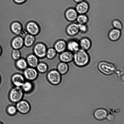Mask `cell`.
I'll return each mask as SVG.
<instances>
[{
	"label": "cell",
	"mask_w": 124,
	"mask_h": 124,
	"mask_svg": "<svg viewBox=\"0 0 124 124\" xmlns=\"http://www.w3.org/2000/svg\"><path fill=\"white\" fill-rule=\"evenodd\" d=\"M73 1L77 3L81 2L84 1V0H73Z\"/></svg>",
	"instance_id": "35"
},
{
	"label": "cell",
	"mask_w": 124,
	"mask_h": 124,
	"mask_svg": "<svg viewBox=\"0 0 124 124\" xmlns=\"http://www.w3.org/2000/svg\"><path fill=\"white\" fill-rule=\"evenodd\" d=\"M97 68L101 72L107 75L114 74L116 70V67L114 64L105 61L99 62L98 64Z\"/></svg>",
	"instance_id": "2"
},
{
	"label": "cell",
	"mask_w": 124,
	"mask_h": 124,
	"mask_svg": "<svg viewBox=\"0 0 124 124\" xmlns=\"http://www.w3.org/2000/svg\"><path fill=\"white\" fill-rule=\"evenodd\" d=\"M23 95V91L22 88L16 87L12 88L9 94L10 101L14 103H17L21 100Z\"/></svg>",
	"instance_id": "3"
},
{
	"label": "cell",
	"mask_w": 124,
	"mask_h": 124,
	"mask_svg": "<svg viewBox=\"0 0 124 124\" xmlns=\"http://www.w3.org/2000/svg\"><path fill=\"white\" fill-rule=\"evenodd\" d=\"M76 20L78 24H86L88 21V18L85 14H80L78 16Z\"/></svg>",
	"instance_id": "26"
},
{
	"label": "cell",
	"mask_w": 124,
	"mask_h": 124,
	"mask_svg": "<svg viewBox=\"0 0 124 124\" xmlns=\"http://www.w3.org/2000/svg\"><path fill=\"white\" fill-rule=\"evenodd\" d=\"M67 48L69 51L73 52L77 51L80 48L79 43L74 40L69 41L67 44Z\"/></svg>",
	"instance_id": "18"
},
{
	"label": "cell",
	"mask_w": 124,
	"mask_h": 124,
	"mask_svg": "<svg viewBox=\"0 0 124 124\" xmlns=\"http://www.w3.org/2000/svg\"><path fill=\"white\" fill-rule=\"evenodd\" d=\"M47 78L50 84L54 85L60 84L62 79L61 74L57 70H55L49 71L47 74Z\"/></svg>",
	"instance_id": "4"
},
{
	"label": "cell",
	"mask_w": 124,
	"mask_h": 124,
	"mask_svg": "<svg viewBox=\"0 0 124 124\" xmlns=\"http://www.w3.org/2000/svg\"><path fill=\"white\" fill-rule=\"evenodd\" d=\"M26 28L30 34L34 36L38 34L39 31V28L38 24L33 21H29L26 23Z\"/></svg>",
	"instance_id": "8"
},
{
	"label": "cell",
	"mask_w": 124,
	"mask_h": 124,
	"mask_svg": "<svg viewBox=\"0 0 124 124\" xmlns=\"http://www.w3.org/2000/svg\"><path fill=\"white\" fill-rule=\"evenodd\" d=\"M12 32L16 35L21 33L22 31V26L21 23L17 21H15L11 23V26Z\"/></svg>",
	"instance_id": "21"
},
{
	"label": "cell",
	"mask_w": 124,
	"mask_h": 124,
	"mask_svg": "<svg viewBox=\"0 0 124 124\" xmlns=\"http://www.w3.org/2000/svg\"><path fill=\"white\" fill-rule=\"evenodd\" d=\"M35 39L34 36L30 34L26 35L24 40V44L27 47L31 46L34 43Z\"/></svg>",
	"instance_id": "23"
},
{
	"label": "cell",
	"mask_w": 124,
	"mask_h": 124,
	"mask_svg": "<svg viewBox=\"0 0 124 124\" xmlns=\"http://www.w3.org/2000/svg\"><path fill=\"white\" fill-rule=\"evenodd\" d=\"M89 8L88 3L84 1L78 3L75 7V9L78 13L85 14L88 11Z\"/></svg>",
	"instance_id": "11"
},
{
	"label": "cell",
	"mask_w": 124,
	"mask_h": 124,
	"mask_svg": "<svg viewBox=\"0 0 124 124\" xmlns=\"http://www.w3.org/2000/svg\"><path fill=\"white\" fill-rule=\"evenodd\" d=\"M16 65L19 69L24 70L27 68L28 64L27 62L23 59H18L16 63Z\"/></svg>",
	"instance_id": "25"
},
{
	"label": "cell",
	"mask_w": 124,
	"mask_h": 124,
	"mask_svg": "<svg viewBox=\"0 0 124 124\" xmlns=\"http://www.w3.org/2000/svg\"><path fill=\"white\" fill-rule=\"evenodd\" d=\"M11 80L13 84L16 87L21 86L25 81V78L22 75L16 74L12 77Z\"/></svg>",
	"instance_id": "15"
},
{
	"label": "cell",
	"mask_w": 124,
	"mask_h": 124,
	"mask_svg": "<svg viewBox=\"0 0 124 124\" xmlns=\"http://www.w3.org/2000/svg\"><path fill=\"white\" fill-rule=\"evenodd\" d=\"M1 48L0 47V54H1Z\"/></svg>",
	"instance_id": "36"
},
{
	"label": "cell",
	"mask_w": 124,
	"mask_h": 124,
	"mask_svg": "<svg viewBox=\"0 0 124 124\" xmlns=\"http://www.w3.org/2000/svg\"><path fill=\"white\" fill-rule=\"evenodd\" d=\"M67 44L64 40H59L55 43L54 48L57 52L61 53L65 51L67 48Z\"/></svg>",
	"instance_id": "19"
},
{
	"label": "cell",
	"mask_w": 124,
	"mask_h": 124,
	"mask_svg": "<svg viewBox=\"0 0 124 124\" xmlns=\"http://www.w3.org/2000/svg\"><path fill=\"white\" fill-rule=\"evenodd\" d=\"M24 44V40L23 38L20 37H17L13 39L12 42L13 47L15 49L20 48Z\"/></svg>",
	"instance_id": "20"
},
{
	"label": "cell",
	"mask_w": 124,
	"mask_h": 124,
	"mask_svg": "<svg viewBox=\"0 0 124 124\" xmlns=\"http://www.w3.org/2000/svg\"><path fill=\"white\" fill-rule=\"evenodd\" d=\"M57 52L54 48H50L47 50L46 56L48 59H52L56 56Z\"/></svg>",
	"instance_id": "27"
},
{
	"label": "cell",
	"mask_w": 124,
	"mask_h": 124,
	"mask_svg": "<svg viewBox=\"0 0 124 124\" xmlns=\"http://www.w3.org/2000/svg\"><path fill=\"white\" fill-rule=\"evenodd\" d=\"M121 34L120 30L114 28L111 29L109 31L108 37L109 39L112 41H116L120 38Z\"/></svg>",
	"instance_id": "14"
},
{
	"label": "cell",
	"mask_w": 124,
	"mask_h": 124,
	"mask_svg": "<svg viewBox=\"0 0 124 124\" xmlns=\"http://www.w3.org/2000/svg\"><path fill=\"white\" fill-rule=\"evenodd\" d=\"M74 54L69 51H64L61 53L59 58L62 62L66 63L70 62L73 60Z\"/></svg>",
	"instance_id": "10"
},
{
	"label": "cell",
	"mask_w": 124,
	"mask_h": 124,
	"mask_svg": "<svg viewBox=\"0 0 124 124\" xmlns=\"http://www.w3.org/2000/svg\"><path fill=\"white\" fill-rule=\"evenodd\" d=\"M78 26L79 31L83 33H85L87 31V27L86 24H78Z\"/></svg>",
	"instance_id": "32"
},
{
	"label": "cell",
	"mask_w": 124,
	"mask_h": 124,
	"mask_svg": "<svg viewBox=\"0 0 124 124\" xmlns=\"http://www.w3.org/2000/svg\"><path fill=\"white\" fill-rule=\"evenodd\" d=\"M106 118L109 121H112L115 119V117L114 116L111 114L108 115Z\"/></svg>",
	"instance_id": "33"
},
{
	"label": "cell",
	"mask_w": 124,
	"mask_h": 124,
	"mask_svg": "<svg viewBox=\"0 0 124 124\" xmlns=\"http://www.w3.org/2000/svg\"><path fill=\"white\" fill-rule=\"evenodd\" d=\"M33 85L30 81L24 82L22 87V89L23 92L26 93L31 92L32 90Z\"/></svg>",
	"instance_id": "24"
},
{
	"label": "cell",
	"mask_w": 124,
	"mask_h": 124,
	"mask_svg": "<svg viewBox=\"0 0 124 124\" xmlns=\"http://www.w3.org/2000/svg\"><path fill=\"white\" fill-rule=\"evenodd\" d=\"M108 115L107 111L104 108H99L95 110L94 113L93 115L96 120L101 121L105 119Z\"/></svg>",
	"instance_id": "13"
},
{
	"label": "cell",
	"mask_w": 124,
	"mask_h": 124,
	"mask_svg": "<svg viewBox=\"0 0 124 124\" xmlns=\"http://www.w3.org/2000/svg\"><path fill=\"white\" fill-rule=\"evenodd\" d=\"M47 50L45 45L41 43L36 44L33 48L35 55L39 58H43L46 56Z\"/></svg>",
	"instance_id": "7"
},
{
	"label": "cell",
	"mask_w": 124,
	"mask_h": 124,
	"mask_svg": "<svg viewBox=\"0 0 124 124\" xmlns=\"http://www.w3.org/2000/svg\"><path fill=\"white\" fill-rule=\"evenodd\" d=\"M79 43L80 48L87 51L89 50L92 46V42L88 38H83L80 40Z\"/></svg>",
	"instance_id": "16"
},
{
	"label": "cell",
	"mask_w": 124,
	"mask_h": 124,
	"mask_svg": "<svg viewBox=\"0 0 124 124\" xmlns=\"http://www.w3.org/2000/svg\"><path fill=\"white\" fill-rule=\"evenodd\" d=\"M36 68L38 71L41 73L46 72L47 71L48 68L47 65L43 62L39 63Z\"/></svg>",
	"instance_id": "28"
},
{
	"label": "cell",
	"mask_w": 124,
	"mask_h": 124,
	"mask_svg": "<svg viewBox=\"0 0 124 124\" xmlns=\"http://www.w3.org/2000/svg\"><path fill=\"white\" fill-rule=\"evenodd\" d=\"M78 14L75 9L71 7L66 10L65 12V16L68 21L73 22L76 20L78 16Z\"/></svg>",
	"instance_id": "9"
},
{
	"label": "cell",
	"mask_w": 124,
	"mask_h": 124,
	"mask_svg": "<svg viewBox=\"0 0 124 124\" xmlns=\"http://www.w3.org/2000/svg\"><path fill=\"white\" fill-rule=\"evenodd\" d=\"M21 56L20 51L18 49H15L13 50L12 53V56L15 60H18L20 58Z\"/></svg>",
	"instance_id": "30"
},
{
	"label": "cell",
	"mask_w": 124,
	"mask_h": 124,
	"mask_svg": "<svg viewBox=\"0 0 124 124\" xmlns=\"http://www.w3.org/2000/svg\"><path fill=\"white\" fill-rule=\"evenodd\" d=\"M16 108L17 110L23 114H26L29 113L31 109L29 103L27 101L21 100L17 102Z\"/></svg>",
	"instance_id": "5"
},
{
	"label": "cell",
	"mask_w": 124,
	"mask_h": 124,
	"mask_svg": "<svg viewBox=\"0 0 124 124\" xmlns=\"http://www.w3.org/2000/svg\"><path fill=\"white\" fill-rule=\"evenodd\" d=\"M23 75L25 78L29 81H32L37 78L38 75V71L34 68H27L24 70Z\"/></svg>",
	"instance_id": "6"
},
{
	"label": "cell",
	"mask_w": 124,
	"mask_h": 124,
	"mask_svg": "<svg viewBox=\"0 0 124 124\" xmlns=\"http://www.w3.org/2000/svg\"><path fill=\"white\" fill-rule=\"evenodd\" d=\"M114 28L121 30L123 28V25L121 22L117 19H115L112 22Z\"/></svg>",
	"instance_id": "29"
},
{
	"label": "cell",
	"mask_w": 124,
	"mask_h": 124,
	"mask_svg": "<svg viewBox=\"0 0 124 124\" xmlns=\"http://www.w3.org/2000/svg\"><path fill=\"white\" fill-rule=\"evenodd\" d=\"M69 70V66L67 63L61 62L57 66V70L61 75L66 74Z\"/></svg>",
	"instance_id": "22"
},
{
	"label": "cell",
	"mask_w": 124,
	"mask_h": 124,
	"mask_svg": "<svg viewBox=\"0 0 124 124\" xmlns=\"http://www.w3.org/2000/svg\"><path fill=\"white\" fill-rule=\"evenodd\" d=\"M66 31L68 34L70 36L77 35L79 31L78 24L75 23H70L67 27Z\"/></svg>",
	"instance_id": "12"
},
{
	"label": "cell",
	"mask_w": 124,
	"mask_h": 124,
	"mask_svg": "<svg viewBox=\"0 0 124 124\" xmlns=\"http://www.w3.org/2000/svg\"><path fill=\"white\" fill-rule=\"evenodd\" d=\"M73 60L76 66L83 67L89 63L90 57L86 51L80 48L74 54Z\"/></svg>",
	"instance_id": "1"
},
{
	"label": "cell",
	"mask_w": 124,
	"mask_h": 124,
	"mask_svg": "<svg viewBox=\"0 0 124 124\" xmlns=\"http://www.w3.org/2000/svg\"><path fill=\"white\" fill-rule=\"evenodd\" d=\"M17 4H21L25 2L26 0H13Z\"/></svg>",
	"instance_id": "34"
},
{
	"label": "cell",
	"mask_w": 124,
	"mask_h": 124,
	"mask_svg": "<svg viewBox=\"0 0 124 124\" xmlns=\"http://www.w3.org/2000/svg\"><path fill=\"white\" fill-rule=\"evenodd\" d=\"M7 110L9 114L13 115L16 113L17 109L16 107L13 106H10L8 107Z\"/></svg>",
	"instance_id": "31"
},
{
	"label": "cell",
	"mask_w": 124,
	"mask_h": 124,
	"mask_svg": "<svg viewBox=\"0 0 124 124\" xmlns=\"http://www.w3.org/2000/svg\"><path fill=\"white\" fill-rule=\"evenodd\" d=\"M26 61L30 67L33 68L36 67L39 63L38 57L33 54L28 55Z\"/></svg>",
	"instance_id": "17"
}]
</instances>
